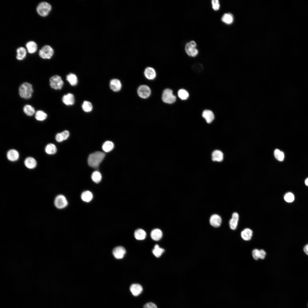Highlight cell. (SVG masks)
<instances>
[{
    "label": "cell",
    "instance_id": "obj_1",
    "mask_svg": "<svg viewBox=\"0 0 308 308\" xmlns=\"http://www.w3.org/2000/svg\"><path fill=\"white\" fill-rule=\"evenodd\" d=\"M105 156V154L101 151H96L90 154L88 159V165L93 168H98Z\"/></svg>",
    "mask_w": 308,
    "mask_h": 308
},
{
    "label": "cell",
    "instance_id": "obj_2",
    "mask_svg": "<svg viewBox=\"0 0 308 308\" xmlns=\"http://www.w3.org/2000/svg\"><path fill=\"white\" fill-rule=\"evenodd\" d=\"M33 92L32 85L27 82L23 83L21 85L19 88V93L20 96L25 99L30 98Z\"/></svg>",
    "mask_w": 308,
    "mask_h": 308
},
{
    "label": "cell",
    "instance_id": "obj_3",
    "mask_svg": "<svg viewBox=\"0 0 308 308\" xmlns=\"http://www.w3.org/2000/svg\"><path fill=\"white\" fill-rule=\"evenodd\" d=\"M51 9V6L49 3L46 2H42L37 6V11L40 15L44 17L48 15Z\"/></svg>",
    "mask_w": 308,
    "mask_h": 308
},
{
    "label": "cell",
    "instance_id": "obj_4",
    "mask_svg": "<svg viewBox=\"0 0 308 308\" xmlns=\"http://www.w3.org/2000/svg\"><path fill=\"white\" fill-rule=\"evenodd\" d=\"M196 44L194 40H191L187 43L185 46V50L187 54L189 56L194 57L198 53V50L196 48Z\"/></svg>",
    "mask_w": 308,
    "mask_h": 308
},
{
    "label": "cell",
    "instance_id": "obj_5",
    "mask_svg": "<svg viewBox=\"0 0 308 308\" xmlns=\"http://www.w3.org/2000/svg\"><path fill=\"white\" fill-rule=\"evenodd\" d=\"M162 99L164 102L168 104L173 103L176 100V97L173 94L172 90L169 89H166L163 91Z\"/></svg>",
    "mask_w": 308,
    "mask_h": 308
},
{
    "label": "cell",
    "instance_id": "obj_6",
    "mask_svg": "<svg viewBox=\"0 0 308 308\" xmlns=\"http://www.w3.org/2000/svg\"><path fill=\"white\" fill-rule=\"evenodd\" d=\"M49 81L50 87L55 90L61 89L64 84L61 77L58 75H54L51 77Z\"/></svg>",
    "mask_w": 308,
    "mask_h": 308
},
{
    "label": "cell",
    "instance_id": "obj_7",
    "mask_svg": "<svg viewBox=\"0 0 308 308\" xmlns=\"http://www.w3.org/2000/svg\"><path fill=\"white\" fill-rule=\"evenodd\" d=\"M54 53L53 48L50 46L45 45L40 49L39 52V56L44 59H50Z\"/></svg>",
    "mask_w": 308,
    "mask_h": 308
},
{
    "label": "cell",
    "instance_id": "obj_8",
    "mask_svg": "<svg viewBox=\"0 0 308 308\" xmlns=\"http://www.w3.org/2000/svg\"><path fill=\"white\" fill-rule=\"evenodd\" d=\"M54 204L57 208L62 209L67 206L68 205V202L64 195L60 194L55 197L54 200Z\"/></svg>",
    "mask_w": 308,
    "mask_h": 308
},
{
    "label": "cell",
    "instance_id": "obj_9",
    "mask_svg": "<svg viewBox=\"0 0 308 308\" xmlns=\"http://www.w3.org/2000/svg\"><path fill=\"white\" fill-rule=\"evenodd\" d=\"M138 96L141 98L145 99L148 98L151 93L150 88L146 85H142L139 86L137 90Z\"/></svg>",
    "mask_w": 308,
    "mask_h": 308
},
{
    "label": "cell",
    "instance_id": "obj_10",
    "mask_svg": "<svg viewBox=\"0 0 308 308\" xmlns=\"http://www.w3.org/2000/svg\"><path fill=\"white\" fill-rule=\"evenodd\" d=\"M125 253V250L123 247L121 246L116 247L113 250V254L114 256L117 259L123 258Z\"/></svg>",
    "mask_w": 308,
    "mask_h": 308
},
{
    "label": "cell",
    "instance_id": "obj_11",
    "mask_svg": "<svg viewBox=\"0 0 308 308\" xmlns=\"http://www.w3.org/2000/svg\"><path fill=\"white\" fill-rule=\"evenodd\" d=\"M210 222L212 226L218 227L220 226L221 224V218L218 214H213L210 217Z\"/></svg>",
    "mask_w": 308,
    "mask_h": 308
},
{
    "label": "cell",
    "instance_id": "obj_12",
    "mask_svg": "<svg viewBox=\"0 0 308 308\" xmlns=\"http://www.w3.org/2000/svg\"><path fill=\"white\" fill-rule=\"evenodd\" d=\"M239 218V215L237 213L234 212L233 213L229 222L230 227L231 229L235 230L236 228Z\"/></svg>",
    "mask_w": 308,
    "mask_h": 308
},
{
    "label": "cell",
    "instance_id": "obj_13",
    "mask_svg": "<svg viewBox=\"0 0 308 308\" xmlns=\"http://www.w3.org/2000/svg\"><path fill=\"white\" fill-rule=\"evenodd\" d=\"M110 89L112 91L114 92H117L121 90V84L119 80L116 79H114L110 81Z\"/></svg>",
    "mask_w": 308,
    "mask_h": 308
},
{
    "label": "cell",
    "instance_id": "obj_14",
    "mask_svg": "<svg viewBox=\"0 0 308 308\" xmlns=\"http://www.w3.org/2000/svg\"><path fill=\"white\" fill-rule=\"evenodd\" d=\"M62 100L64 104L68 106L73 105L75 102L74 96L70 93L64 95L62 98Z\"/></svg>",
    "mask_w": 308,
    "mask_h": 308
},
{
    "label": "cell",
    "instance_id": "obj_15",
    "mask_svg": "<svg viewBox=\"0 0 308 308\" xmlns=\"http://www.w3.org/2000/svg\"><path fill=\"white\" fill-rule=\"evenodd\" d=\"M19 157V154L16 150L11 149L9 150L7 153V157L8 159L11 161H14L18 160Z\"/></svg>",
    "mask_w": 308,
    "mask_h": 308
},
{
    "label": "cell",
    "instance_id": "obj_16",
    "mask_svg": "<svg viewBox=\"0 0 308 308\" xmlns=\"http://www.w3.org/2000/svg\"><path fill=\"white\" fill-rule=\"evenodd\" d=\"M130 291L134 296H137L142 292L143 288L142 286L138 284H132L130 288Z\"/></svg>",
    "mask_w": 308,
    "mask_h": 308
},
{
    "label": "cell",
    "instance_id": "obj_17",
    "mask_svg": "<svg viewBox=\"0 0 308 308\" xmlns=\"http://www.w3.org/2000/svg\"><path fill=\"white\" fill-rule=\"evenodd\" d=\"M252 235V231L249 228L244 229L241 233V236L242 238L245 241H249L250 240Z\"/></svg>",
    "mask_w": 308,
    "mask_h": 308
},
{
    "label": "cell",
    "instance_id": "obj_18",
    "mask_svg": "<svg viewBox=\"0 0 308 308\" xmlns=\"http://www.w3.org/2000/svg\"><path fill=\"white\" fill-rule=\"evenodd\" d=\"M144 74L145 77L148 79L153 80L156 76V73L155 70L152 68L148 67L144 71Z\"/></svg>",
    "mask_w": 308,
    "mask_h": 308
},
{
    "label": "cell",
    "instance_id": "obj_19",
    "mask_svg": "<svg viewBox=\"0 0 308 308\" xmlns=\"http://www.w3.org/2000/svg\"><path fill=\"white\" fill-rule=\"evenodd\" d=\"M202 116L208 123H210L214 119V115L213 112L210 110H205L202 114Z\"/></svg>",
    "mask_w": 308,
    "mask_h": 308
},
{
    "label": "cell",
    "instance_id": "obj_20",
    "mask_svg": "<svg viewBox=\"0 0 308 308\" xmlns=\"http://www.w3.org/2000/svg\"><path fill=\"white\" fill-rule=\"evenodd\" d=\"M24 164L28 168L32 169L35 168L37 165V161L35 159L32 157H28L25 160Z\"/></svg>",
    "mask_w": 308,
    "mask_h": 308
},
{
    "label": "cell",
    "instance_id": "obj_21",
    "mask_svg": "<svg viewBox=\"0 0 308 308\" xmlns=\"http://www.w3.org/2000/svg\"><path fill=\"white\" fill-rule=\"evenodd\" d=\"M163 233L159 229L156 228L153 230L151 232V236L152 238L155 241H158L162 238Z\"/></svg>",
    "mask_w": 308,
    "mask_h": 308
},
{
    "label": "cell",
    "instance_id": "obj_22",
    "mask_svg": "<svg viewBox=\"0 0 308 308\" xmlns=\"http://www.w3.org/2000/svg\"><path fill=\"white\" fill-rule=\"evenodd\" d=\"M212 159L214 161H221L223 159V154L220 150L214 151L212 154Z\"/></svg>",
    "mask_w": 308,
    "mask_h": 308
},
{
    "label": "cell",
    "instance_id": "obj_23",
    "mask_svg": "<svg viewBox=\"0 0 308 308\" xmlns=\"http://www.w3.org/2000/svg\"><path fill=\"white\" fill-rule=\"evenodd\" d=\"M81 197L84 201L88 202H90L93 198L92 193L89 191H86L82 193Z\"/></svg>",
    "mask_w": 308,
    "mask_h": 308
},
{
    "label": "cell",
    "instance_id": "obj_24",
    "mask_svg": "<svg viewBox=\"0 0 308 308\" xmlns=\"http://www.w3.org/2000/svg\"><path fill=\"white\" fill-rule=\"evenodd\" d=\"M26 47L28 52L31 54L35 52L37 50V45L36 43L33 41L28 42L26 44Z\"/></svg>",
    "mask_w": 308,
    "mask_h": 308
},
{
    "label": "cell",
    "instance_id": "obj_25",
    "mask_svg": "<svg viewBox=\"0 0 308 308\" xmlns=\"http://www.w3.org/2000/svg\"><path fill=\"white\" fill-rule=\"evenodd\" d=\"M66 79L70 84L72 86H75L77 84V78L75 74L70 73L67 75Z\"/></svg>",
    "mask_w": 308,
    "mask_h": 308
},
{
    "label": "cell",
    "instance_id": "obj_26",
    "mask_svg": "<svg viewBox=\"0 0 308 308\" xmlns=\"http://www.w3.org/2000/svg\"><path fill=\"white\" fill-rule=\"evenodd\" d=\"M17 55L16 58L19 60H21L25 58L26 55V51L23 47H21L17 50Z\"/></svg>",
    "mask_w": 308,
    "mask_h": 308
},
{
    "label": "cell",
    "instance_id": "obj_27",
    "mask_svg": "<svg viewBox=\"0 0 308 308\" xmlns=\"http://www.w3.org/2000/svg\"><path fill=\"white\" fill-rule=\"evenodd\" d=\"M146 233L143 230L139 229L136 230L134 232V236L138 240H143L145 239L146 236Z\"/></svg>",
    "mask_w": 308,
    "mask_h": 308
},
{
    "label": "cell",
    "instance_id": "obj_28",
    "mask_svg": "<svg viewBox=\"0 0 308 308\" xmlns=\"http://www.w3.org/2000/svg\"><path fill=\"white\" fill-rule=\"evenodd\" d=\"M233 19L232 15L229 13H226L224 14L221 18L222 21L227 24H230L232 23L233 22Z\"/></svg>",
    "mask_w": 308,
    "mask_h": 308
},
{
    "label": "cell",
    "instance_id": "obj_29",
    "mask_svg": "<svg viewBox=\"0 0 308 308\" xmlns=\"http://www.w3.org/2000/svg\"><path fill=\"white\" fill-rule=\"evenodd\" d=\"M57 148L55 145L53 143H49L46 145L45 151L47 154L52 155L55 154L57 151Z\"/></svg>",
    "mask_w": 308,
    "mask_h": 308
},
{
    "label": "cell",
    "instance_id": "obj_30",
    "mask_svg": "<svg viewBox=\"0 0 308 308\" xmlns=\"http://www.w3.org/2000/svg\"><path fill=\"white\" fill-rule=\"evenodd\" d=\"M114 147V145L112 142L107 141L103 143L102 148L105 152H108L112 151Z\"/></svg>",
    "mask_w": 308,
    "mask_h": 308
},
{
    "label": "cell",
    "instance_id": "obj_31",
    "mask_svg": "<svg viewBox=\"0 0 308 308\" xmlns=\"http://www.w3.org/2000/svg\"><path fill=\"white\" fill-rule=\"evenodd\" d=\"M23 110L24 112L27 116H31L33 115L35 112L34 108L31 106L29 105H25L24 107Z\"/></svg>",
    "mask_w": 308,
    "mask_h": 308
},
{
    "label": "cell",
    "instance_id": "obj_32",
    "mask_svg": "<svg viewBox=\"0 0 308 308\" xmlns=\"http://www.w3.org/2000/svg\"><path fill=\"white\" fill-rule=\"evenodd\" d=\"M91 179L93 181L96 183H100L102 179L101 173L98 171H94L92 174Z\"/></svg>",
    "mask_w": 308,
    "mask_h": 308
},
{
    "label": "cell",
    "instance_id": "obj_33",
    "mask_svg": "<svg viewBox=\"0 0 308 308\" xmlns=\"http://www.w3.org/2000/svg\"><path fill=\"white\" fill-rule=\"evenodd\" d=\"M47 117V114L42 110L37 111L35 114V118L38 121H43L46 119Z\"/></svg>",
    "mask_w": 308,
    "mask_h": 308
},
{
    "label": "cell",
    "instance_id": "obj_34",
    "mask_svg": "<svg viewBox=\"0 0 308 308\" xmlns=\"http://www.w3.org/2000/svg\"><path fill=\"white\" fill-rule=\"evenodd\" d=\"M164 250L159 247L157 244L155 245L152 252L153 254L156 257H160L164 252Z\"/></svg>",
    "mask_w": 308,
    "mask_h": 308
},
{
    "label": "cell",
    "instance_id": "obj_35",
    "mask_svg": "<svg viewBox=\"0 0 308 308\" xmlns=\"http://www.w3.org/2000/svg\"><path fill=\"white\" fill-rule=\"evenodd\" d=\"M93 107L91 102L88 101H84L82 105V110L86 112H91L92 109Z\"/></svg>",
    "mask_w": 308,
    "mask_h": 308
},
{
    "label": "cell",
    "instance_id": "obj_36",
    "mask_svg": "<svg viewBox=\"0 0 308 308\" xmlns=\"http://www.w3.org/2000/svg\"><path fill=\"white\" fill-rule=\"evenodd\" d=\"M274 155L275 158L279 161H282L284 158V154L283 152L278 149H276L274 151Z\"/></svg>",
    "mask_w": 308,
    "mask_h": 308
},
{
    "label": "cell",
    "instance_id": "obj_37",
    "mask_svg": "<svg viewBox=\"0 0 308 308\" xmlns=\"http://www.w3.org/2000/svg\"><path fill=\"white\" fill-rule=\"evenodd\" d=\"M178 95L179 97L182 100H186L189 96V93L183 89L179 90L178 91Z\"/></svg>",
    "mask_w": 308,
    "mask_h": 308
},
{
    "label": "cell",
    "instance_id": "obj_38",
    "mask_svg": "<svg viewBox=\"0 0 308 308\" xmlns=\"http://www.w3.org/2000/svg\"><path fill=\"white\" fill-rule=\"evenodd\" d=\"M284 198L286 202H291L294 200V196L292 193L289 192L285 194Z\"/></svg>",
    "mask_w": 308,
    "mask_h": 308
},
{
    "label": "cell",
    "instance_id": "obj_39",
    "mask_svg": "<svg viewBox=\"0 0 308 308\" xmlns=\"http://www.w3.org/2000/svg\"><path fill=\"white\" fill-rule=\"evenodd\" d=\"M212 7L214 11L218 10L220 7V4L218 0H212L211 1Z\"/></svg>",
    "mask_w": 308,
    "mask_h": 308
},
{
    "label": "cell",
    "instance_id": "obj_40",
    "mask_svg": "<svg viewBox=\"0 0 308 308\" xmlns=\"http://www.w3.org/2000/svg\"><path fill=\"white\" fill-rule=\"evenodd\" d=\"M252 256L255 260H258L259 258V250L257 249H254L252 252Z\"/></svg>",
    "mask_w": 308,
    "mask_h": 308
},
{
    "label": "cell",
    "instance_id": "obj_41",
    "mask_svg": "<svg viewBox=\"0 0 308 308\" xmlns=\"http://www.w3.org/2000/svg\"><path fill=\"white\" fill-rule=\"evenodd\" d=\"M193 68L194 71H200L202 69L203 66L200 64H196L193 65Z\"/></svg>",
    "mask_w": 308,
    "mask_h": 308
},
{
    "label": "cell",
    "instance_id": "obj_42",
    "mask_svg": "<svg viewBox=\"0 0 308 308\" xmlns=\"http://www.w3.org/2000/svg\"><path fill=\"white\" fill-rule=\"evenodd\" d=\"M144 308H157L156 305L152 302L146 303L144 306Z\"/></svg>",
    "mask_w": 308,
    "mask_h": 308
},
{
    "label": "cell",
    "instance_id": "obj_43",
    "mask_svg": "<svg viewBox=\"0 0 308 308\" xmlns=\"http://www.w3.org/2000/svg\"><path fill=\"white\" fill-rule=\"evenodd\" d=\"M266 253L265 251L262 250H259V258L261 259H264L265 258L266 256Z\"/></svg>",
    "mask_w": 308,
    "mask_h": 308
},
{
    "label": "cell",
    "instance_id": "obj_44",
    "mask_svg": "<svg viewBox=\"0 0 308 308\" xmlns=\"http://www.w3.org/2000/svg\"><path fill=\"white\" fill-rule=\"evenodd\" d=\"M61 133L64 140H66L69 136V133L68 131L67 130L61 132Z\"/></svg>",
    "mask_w": 308,
    "mask_h": 308
},
{
    "label": "cell",
    "instance_id": "obj_45",
    "mask_svg": "<svg viewBox=\"0 0 308 308\" xmlns=\"http://www.w3.org/2000/svg\"><path fill=\"white\" fill-rule=\"evenodd\" d=\"M55 139L58 142H61L64 140L61 133H58L56 135Z\"/></svg>",
    "mask_w": 308,
    "mask_h": 308
},
{
    "label": "cell",
    "instance_id": "obj_46",
    "mask_svg": "<svg viewBox=\"0 0 308 308\" xmlns=\"http://www.w3.org/2000/svg\"><path fill=\"white\" fill-rule=\"evenodd\" d=\"M303 250L305 253L308 255V244L304 247Z\"/></svg>",
    "mask_w": 308,
    "mask_h": 308
},
{
    "label": "cell",
    "instance_id": "obj_47",
    "mask_svg": "<svg viewBox=\"0 0 308 308\" xmlns=\"http://www.w3.org/2000/svg\"><path fill=\"white\" fill-rule=\"evenodd\" d=\"M305 183L306 185L308 186V178H307L305 181Z\"/></svg>",
    "mask_w": 308,
    "mask_h": 308
}]
</instances>
